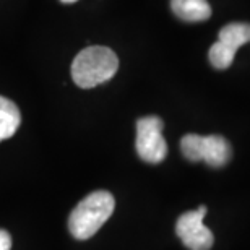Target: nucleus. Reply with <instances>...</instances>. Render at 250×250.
<instances>
[{
    "instance_id": "1",
    "label": "nucleus",
    "mask_w": 250,
    "mask_h": 250,
    "mask_svg": "<svg viewBox=\"0 0 250 250\" xmlns=\"http://www.w3.org/2000/svg\"><path fill=\"white\" fill-rule=\"evenodd\" d=\"M114 208H116V200L106 190H98L86 195L68 216L70 234L78 241L93 237L111 218Z\"/></svg>"
},
{
    "instance_id": "2",
    "label": "nucleus",
    "mask_w": 250,
    "mask_h": 250,
    "mask_svg": "<svg viewBox=\"0 0 250 250\" xmlns=\"http://www.w3.org/2000/svg\"><path fill=\"white\" fill-rule=\"evenodd\" d=\"M119 70V59L109 47L83 49L72 63V78L80 88L89 89L109 82Z\"/></svg>"
},
{
    "instance_id": "3",
    "label": "nucleus",
    "mask_w": 250,
    "mask_h": 250,
    "mask_svg": "<svg viewBox=\"0 0 250 250\" xmlns=\"http://www.w3.org/2000/svg\"><path fill=\"white\" fill-rule=\"evenodd\" d=\"M181 149L188 161L207 163L211 167H223L231 159V145L221 135L202 137L188 133L181 140Z\"/></svg>"
},
{
    "instance_id": "4",
    "label": "nucleus",
    "mask_w": 250,
    "mask_h": 250,
    "mask_svg": "<svg viewBox=\"0 0 250 250\" xmlns=\"http://www.w3.org/2000/svg\"><path fill=\"white\" fill-rule=\"evenodd\" d=\"M164 124L156 116L138 119L137 122V146L138 156L145 163L158 164L164 161L167 154V143L163 137Z\"/></svg>"
},
{
    "instance_id": "5",
    "label": "nucleus",
    "mask_w": 250,
    "mask_h": 250,
    "mask_svg": "<svg viewBox=\"0 0 250 250\" xmlns=\"http://www.w3.org/2000/svg\"><path fill=\"white\" fill-rule=\"evenodd\" d=\"M250 42L249 23H229L221 28L218 41L209 47L208 59L214 68L226 70L232 63L237 49Z\"/></svg>"
},
{
    "instance_id": "6",
    "label": "nucleus",
    "mask_w": 250,
    "mask_h": 250,
    "mask_svg": "<svg viewBox=\"0 0 250 250\" xmlns=\"http://www.w3.org/2000/svg\"><path fill=\"white\" fill-rule=\"evenodd\" d=\"M207 207L184 213L177 219L176 232L182 244L190 250H209L213 247V232L203 224Z\"/></svg>"
},
{
    "instance_id": "7",
    "label": "nucleus",
    "mask_w": 250,
    "mask_h": 250,
    "mask_svg": "<svg viewBox=\"0 0 250 250\" xmlns=\"http://www.w3.org/2000/svg\"><path fill=\"white\" fill-rule=\"evenodd\" d=\"M171 8L177 18L188 23L205 21L211 17L208 0H171Z\"/></svg>"
},
{
    "instance_id": "8",
    "label": "nucleus",
    "mask_w": 250,
    "mask_h": 250,
    "mask_svg": "<svg viewBox=\"0 0 250 250\" xmlns=\"http://www.w3.org/2000/svg\"><path fill=\"white\" fill-rule=\"evenodd\" d=\"M21 124V114L17 104L0 96V142L13 137Z\"/></svg>"
},
{
    "instance_id": "9",
    "label": "nucleus",
    "mask_w": 250,
    "mask_h": 250,
    "mask_svg": "<svg viewBox=\"0 0 250 250\" xmlns=\"http://www.w3.org/2000/svg\"><path fill=\"white\" fill-rule=\"evenodd\" d=\"M12 249V236L3 231V229H0V250H10Z\"/></svg>"
},
{
    "instance_id": "10",
    "label": "nucleus",
    "mask_w": 250,
    "mask_h": 250,
    "mask_svg": "<svg viewBox=\"0 0 250 250\" xmlns=\"http://www.w3.org/2000/svg\"><path fill=\"white\" fill-rule=\"evenodd\" d=\"M61 2H63V3H73V2H77V0H61Z\"/></svg>"
}]
</instances>
